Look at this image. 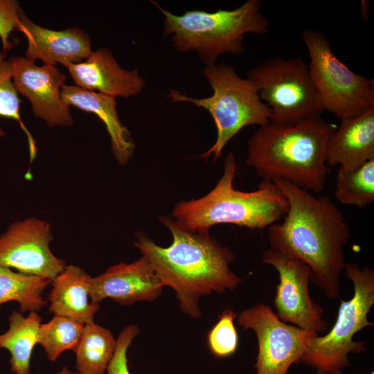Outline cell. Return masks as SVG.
Instances as JSON below:
<instances>
[{"label":"cell","mask_w":374,"mask_h":374,"mask_svg":"<svg viewBox=\"0 0 374 374\" xmlns=\"http://www.w3.org/2000/svg\"><path fill=\"white\" fill-rule=\"evenodd\" d=\"M272 181L286 197L288 210L281 222L268 229L270 247L303 262L311 281L325 296L339 298L344 247L351 236L342 212L328 197H317L287 181Z\"/></svg>","instance_id":"obj_1"},{"label":"cell","mask_w":374,"mask_h":374,"mask_svg":"<svg viewBox=\"0 0 374 374\" xmlns=\"http://www.w3.org/2000/svg\"><path fill=\"white\" fill-rule=\"evenodd\" d=\"M172 242L163 247L141 233L135 247L145 256L163 287L174 290L181 311L193 319L199 318V300L213 293L233 291L242 278L231 269L235 256L208 232L188 230L173 218L163 217Z\"/></svg>","instance_id":"obj_2"},{"label":"cell","mask_w":374,"mask_h":374,"mask_svg":"<svg viewBox=\"0 0 374 374\" xmlns=\"http://www.w3.org/2000/svg\"><path fill=\"white\" fill-rule=\"evenodd\" d=\"M335 129L321 116L291 125L270 122L249 139L247 165L262 180H282L319 194L326 186L327 146Z\"/></svg>","instance_id":"obj_3"},{"label":"cell","mask_w":374,"mask_h":374,"mask_svg":"<svg viewBox=\"0 0 374 374\" xmlns=\"http://www.w3.org/2000/svg\"><path fill=\"white\" fill-rule=\"evenodd\" d=\"M237 170L235 157L230 152L215 187L201 198L177 204L172 211L173 219L188 230L208 232L219 224L262 229L285 217L288 203L273 181L262 180L253 191L236 190L233 182Z\"/></svg>","instance_id":"obj_4"},{"label":"cell","mask_w":374,"mask_h":374,"mask_svg":"<svg viewBox=\"0 0 374 374\" xmlns=\"http://www.w3.org/2000/svg\"><path fill=\"white\" fill-rule=\"evenodd\" d=\"M152 2L164 17L163 37L170 35L180 53H197L205 66L216 64L223 54L243 53L246 34L265 35L269 28L261 0H248L233 10H192L179 15Z\"/></svg>","instance_id":"obj_5"},{"label":"cell","mask_w":374,"mask_h":374,"mask_svg":"<svg viewBox=\"0 0 374 374\" xmlns=\"http://www.w3.org/2000/svg\"><path fill=\"white\" fill-rule=\"evenodd\" d=\"M203 73L213 90L211 96L193 98L170 89L166 98L170 103H188L206 109L217 130L214 144L202 157L213 161L222 156L229 141L242 129L249 125L262 127L270 123V108L259 97L253 83L241 78L234 68L225 63L205 66Z\"/></svg>","instance_id":"obj_6"},{"label":"cell","mask_w":374,"mask_h":374,"mask_svg":"<svg viewBox=\"0 0 374 374\" xmlns=\"http://www.w3.org/2000/svg\"><path fill=\"white\" fill-rule=\"evenodd\" d=\"M344 269L353 285V295L348 301L340 300L332 328L314 337L301 359L315 368L316 374H330L350 366L348 354L366 350L365 342L355 341L353 337L363 328L373 326L368 314L374 305V270L361 269L356 263H346Z\"/></svg>","instance_id":"obj_7"},{"label":"cell","mask_w":374,"mask_h":374,"mask_svg":"<svg viewBox=\"0 0 374 374\" xmlns=\"http://www.w3.org/2000/svg\"><path fill=\"white\" fill-rule=\"evenodd\" d=\"M309 71L325 110L340 120L374 107V80L351 71L333 52L321 31L302 30Z\"/></svg>","instance_id":"obj_8"},{"label":"cell","mask_w":374,"mask_h":374,"mask_svg":"<svg viewBox=\"0 0 374 374\" xmlns=\"http://www.w3.org/2000/svg\"><path fill=\"white\" fill-rule=\"evenodd\" d=\"M247 78L270 108L271 123L294 124L324 112L308 66L301 57L269 58L249 69Z\"/></svg>","instance_id":"obj_9"},{"label":"cell","mask_w":374,"mask_h":374,"mask_svg":"<svg viewBox=\"0 0 374 374\" xmlns=\"http://www.w3.org/2000/svg\"><path fill=\"white\" fill-rule=\"evenodd\" d=\"M237 321L256 336V374H287L290 367L301 361L313 338L319 335L282 321L264 303L243 310Z\"/></svg>","instance_id":"obj_10"},{"label":"cell","mask_w":374,"mask_h":374,"mask_svg":"<svg viewBox=\"0 0 374 374\" xmlns=\"http://www.w3.org/2000/svg\"><path fill=\"white\" fill-rule=\"evenodd\" d=\"M262 262L272 266L278 274L274 299L277 317L285 323L308 331L317 334L326 332L330 323L323 317V309L310 295L309 267L271 247L263 253Z\"/></svg>","instance_id":"obj_11"},{"label":"cell","mask_w":374,"mask_h":374,"mask_svg":"<svg viewBox=\"0 0 374 374\" xmlns=\"http://www.w3.org/2000/svg\"><path fill=\"white\" fill-rule=\"evenodd\" d=\"M49 224L31 217L11 224L0 235V266L53 280L66 267L50 249Z\"/></svg>","instance_id":"obj_12"},{"label":"cell","mask_w":374,"mask_h":374,"mask_svg":"<svg viewBox=\"0 0 374 374\" xmlns=\"http://www.w3.org/2000/svg\"><path fill=\"white\" fill-rule=\"evenodd\" d=\"M9 59L15 87L18 93L28 99L34 115L51 127L71 125V108L61 96L66 75L54 65L39 66L23 56Z\"/></svg>","instance_id":"obj_13"},{"label":"cell","mask_w":374,"mask_h":374,"mask_svg":"<svg viewBox=\"0 0 374 374\" xmlns=\"http://www.w3.org/2000/svg\"><path fill=\"white\" fill-rule=\"evenodd\" d=\"M163 287L148 258L142 255L132 263H118L91 277L89 296L93 303L109 299L128 305L156 300Z\"/></svg>","instance_id":"obj_14"},{"label":"cell","mask_w":374,"mask_h":374,"mask_svg":"<svg viewBox=\"0 0 374 374\" xmlns=\"http://www.w3.org/2000/svg\"><path fill=\"white\" fill-rule=\"evenodd\" d=\"M17 30L26 36L28 47L25 57L44 64H61L66 66L87 60L91 53L89 35L77 27L55 30L46 28L32 21L23 10L20 12Z\"/></svg>","instance_id":"obj_15"},{"label":"cell","mask_w":374,"mask_h":374,"mask_svg":"<svg viewBox=\"0 0 374 374\" xmlns=\"http://www.w3.org/2000/svg\"><path fill=\"white\" fill-rule=\"evenodd\" d=\"M64 66L75 85L114 98L136 96L145 86L137 69L122 68L106 48L93 51L85 61Z\"/></svg>","instance_id":"obj_16"},{"label":"cell","mask_w":374,"mask_h":374,"mask_svg":"<svg viewBox=\"0 0 374 374\" xmlns=\"http://www.w3.org/2000/svg\"><path fill=\"white\" fill-rule=\"evenodd\" d=\"M374 159V107L341 120L330 136L326 151L328 166L353 170Z\"/></svg>","instance_id":"obj_17"},{"label":"cell","mask_w":374,"mask_h":374,"mask_svg":"<svg viewBox=\"0 0 374 374\" xmlns=\"http://www.w3.org/2000/svg\"><path fill=\"white\" fill-rule=\"evenodd\" d=\"M61 96L69 107L93 114L103 122L110 137L112 152L120 164H125L132 158L134 143L130 131L120 120L116 98L67 84L62 87Z\"/></svg>","instance_id":"obj_18"},{"label":"cell","mask_w":374,"mask_h":374,"mask_svg":"<svg viewBox=\"0 0 374 374\" xmlns=\"http://www.w3.org/2000/svg\"><path fill=\"white\" fill-rule=\"evenodd\" d=\"M91 276L80 267L69 265L52 281L48 295L49 312L69 317L84 324L93 321L100 309L89 296Z\"/></svg>","instance_id":"obj_19"},{"label":"cell","mask_w":374,"mask_h":374,"mask_svg":"<svg viewBox=\"0 0 374 374\" xmlns=\"http://www.w3.org/2000/svg\"><path fill=\"white\" fill-rule=\"evenodd\" d=\"M8 321V330L0 335V348L10 352L13 374H30L31 355L37 344L42 318L37 312H30L24 317L17 310H12Z\"/></svg>","instance_id":"obj_20"},{"label":"cell","mask_w":374,"mask_h":374,"mask_svg":"<svg viewBox=\"0 0 374 374\" xmlns=\"http://www.w3.org/2000/svg\"><path fill=\"white\" fill-rule=\"evenodd\" d=\"M116 346L107 328L94 322L84 324L75 353L78 374H105Z\"/></svg>","instance_id":"obj_21"},{"label":"cell","mask_w":374,"mask_h":374,"mask_svg":"<svg viewBox=\"0 0 374 374\" xmlns=\"http://www.w3.org/2000/svg\"><path fill=\"white\" fill-rule=\"evenodd\" d=\"M50 283V280L0 266V306L16 301L21 312L39 311L47 304L43 294Z\"/></svg>","instance_id":"obj_22"},{"label":"cell","mask_w":374,"mask_h":374,"mask_svg":"<svg viewBox=\"0 0 374 374\" xmlns=\"http://www.w3.org/2000/svg\"><path fill=\"white\" fill-rule=\"evenodd\" d=\"M335 199L346 205L364 208L374 201V159L353 170H339Z\"/></svg>","instance_id":"obj_23"},{"label":"cell","mask_w":374,"mask_h":374,"mask_svg":"<svg viewBox=\"0 0 374 374\" xmlns=\"http://www.w3.org/2000/svg\"><path fill=\"white\" fill-rule=\"evenodd\" d=\"M84 326L69 317L54 314L48 322L41 323L37 344L42 346L48 360L54 362L64 351L75 350Z\"/></svg>","instance_id":"obj_24"},{"label":"cell","mask_w":374,"mask_h":374,"mask_svg":"<svg viewBox=\"0 0 374 374\" xmlns=\"http://www.w3.org/2000/svg\"><path fill=\"white\" fill-rule=\"evenodd\" d=\"M20 104L21 99L12 81L10 59L6 58L4 52L0 51V116L15 120L19 123L27 136L32 161L37 154L36 144L32 134L21 121ZM4 135V131L0 128V137Z\"/></svg>","instance_id":"obj_25"},{"label":"cell","mask_w":374,"mask_h":374,"mask_svg":"<svg viewBox=\"0 0 374 374\" xmlns=\"http://www.w3.org/2000/svg\"><path fill=\"white\" fill-rule=\"evenodd\" d=\"M237 314L231 309H225L217 321L210 330L207 342L211 352L223 358L233 355L238 345V335L234 325Z\"/></svg>","instance_id":"obj_26"},{"label":"cell","mask_w":374,"mask_h":374,"mask_svg":"<svg viewBox=\"0 0 374 374\" xmlns=\"http://www.w3.org/2000/svg\"><path fill=\"white\" fill-rule=\"evenodd\" d=\"M140 332L136 325H127L119 333L112 360L105 374H132L128 368L127 351L133 340Z\"/></svg>","instance_id":"obj_27"},{"label":"cell","mask_w":374,"mask_h":374,"mask_svg":"<svg viewBox=\"0 0 374 374\" xmlns=\"http://www.w3.org/2000/svg\"><path fill=\"white\" fill-rule=\"evenodd\" d=\"M21 10L18 1L0 0V39L4 51L12 48L10 36L18 28Z\"/></svg>","instance_id":"obj_28"},{"label":"cell","mask_w":374,"mask_h":374,"mask_svg":"<svg viewBox=\"0 0 374 374\" xmlns=\"http://www.w3.org/2000/svg\"><path fill=\"white\" fill-rule=\"evenodd\" d=\"M368 3V1H362V6H361V12L362 15V17L367 20L366 15L368 14V4L366 6V4Z\"/></svg>","instance_id":"obj_29"},{"label":"cell","mask_w":374,"mask_h":374,"mask_svg":"<svg viewBox=\"0 0 374 374\" xmlns=\"http://www.w3.org/2000/svg\"><path fill=\"white\" fill-rule=\"evenodd\" d=\"M56 374H73L71 370H69L66 366H64L59 372Z\"/></svg>","instance_id":"obj_30"},{"label":"cell","mask_w":374,"mask_h":374,"mask_svg":"<svg viewBox=\"0 0 374 374\" xmlns=\"http://www.w3.org/2000/svg\"><path fill=\"white\" fill-rule=\"evenodd\" d=\"M330 374H345V373H342L341 371H336L332 372ZM369 374H374V372H371Z\"/></svg>","instance_id":"obj_31"},{"label":"cell","mask_w":374,"mask_h":374,"mask_svg":"<svg viewBox=\"0 0 374 374\" xmlns=\"http://www.w3.org/2000/svg\"><path fill=\"white\" fill-rule=\"evenodd\" d=\"M73 374H78V373H73Z\"/></svg>","instance_id":"obj_32"},{"label":"cell","mask_w":374,"mask_h":374,"mask_svg":"<svg viewBox=\"0 0 374 374\" xmlns=\"http://www.w3.org/2000/svg\"></svg>","instance_id":"obj_33"}]
</instances>
